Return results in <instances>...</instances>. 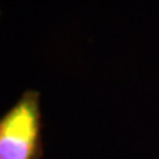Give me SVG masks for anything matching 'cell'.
<instances>
[{
    "instance_id": "1",
    "label": "cell",
    "mask_w": 159,
    "mask_h": 159,
    "mask_svg": "<svg viewBox=\"0 0 159 159\" xmlns=\"http://www.w3.org/2000/svg\"><path fill=\"white\" fill-rule=\"evenodd\" d=\"M43 153L40 91L25 90L0 116V159H41Z\"/></svg>"
}]
</instances>
